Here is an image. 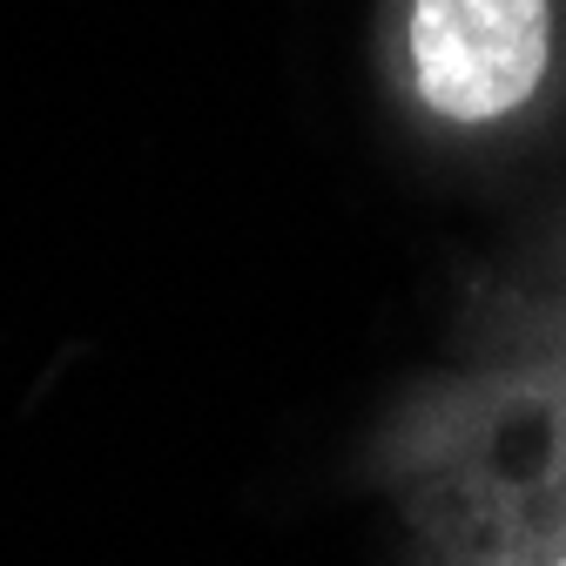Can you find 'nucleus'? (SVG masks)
<instances>
[{"instance_id": "nucleus-1", "label": "nucleus", "mask_w": 566, "mask_h": 566, "mask_svg": "<svg viewBox=\"0 0 566 566\" xmlns=\"http://www.w3.org/2000/svg\"><path fill=\"white\" fill-rule=\"evenodd\" d=\"M553 61L546 0H411L418 95L452 122L513 115Z\"/></svg>"}]
</instances>
